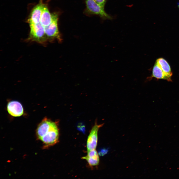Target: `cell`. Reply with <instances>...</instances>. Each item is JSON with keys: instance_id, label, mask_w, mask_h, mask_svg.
Returning <instances> with one entry per match:
<instances>
[{"instance_id": "cell-1", "label": "cell", "mask_w": 179, "mask_h": 179, "mask_svg": "<svg viewBox=\"0 0 179 179\" xmlns=\"http://www.w3.org/2000/svg\"><path fill=\"white\" fill-rule=\"evenodd\" d=\"M57 123L45 118L38 126L36 134L43 144L44 147L53 145L58 141L59 134Z\"/></svg>"}, {"instance_id": "cell-2", "label": "cell", "mask_w": 179, "mask_h": 179, "mask_svg": "<svg viewBox=\"0 0 179 179\" xmlns=\"http://www.w3.org/2000/svg\"><path fill=\"white\" fill-rule=\"evenodd\" d=\"M30 31L29 39L44 44L47 41L45 34V27L40 22L29 24Z\"/></svg>"}, {"instance_id": "cell-3", "label": "cell", "mask_w": 179, "mask_h": 179, "mask_svg": "<svg viewBox=\"0 0 179 179\" xmlns=\"http://www.w3.org/2000/svg\"><path fill=\"white\" fill-rule=\"evenodd\" d=\"M86 12L89 14L99 16L103 20H111L113 17L104 11V8L99 5L94 0H85Z\"/></svg>"}, {"instance_id": "cell-4", "label": "cell", "mask_w": 179, "mask_h": 179, "mask_svg": "<svg viewBox=\"0 0 179 179\" xmlns=\"http://www.w3.org/2000/svg\"><path fill=\"white\" fill-rule=\"evenodd\" d=\"M52 20L50 23L45 27V34L47 41L57 39L60 41L61 39L58 26V15L56 13L52 14Z\"/></svg>"}, {"instance_id": "cell-5", "label": "cell", "mask_w": 179, "mask_h": 179, "mask_svg": "<svg viewBox=\"0 0 179 179\" xmlns=\"http://www.w3.org/2000/svg\"><path fill=\"white\" fill-rule=\"evenodd\" d=\"M104 124L98 125L95 123L92 128L89 135L87 142V152L95 149L96 148L98 140V132L99 128Z\"/></svg>"}, {"instance_id": "cell-6", "label": "cell", "mask_w": 179, "mask_h": 179, "mask_svg": "<svg viewBox=\"0 0 179 179\" xmlns=\"http://www.w3.org/2000/svg\"><path fill=\"white\" fill-rule=\"evenodd\" d=\"M44 4L41 0L39 3L33 8L30 17L28 20V22L29 24H37L40 22Z\"/></svg>"}, {"instance_id": "cell-7", "label": "cell", "mask_w": 179, "mask_h": 179, "mask_svg": "<svg viewBox=\"0 0 179 179\" xmlns=\"http://www.w3.org/2000/svg\"><path fill=\"white\" fill-rule=\"evenodd\" d=\"M7 110L11 115L15 117L21 116L24 112L23 108L21 103L16 101H11L8 103Z\"/></svg>"}, {"instance_id": "cell-8", "label": "cell", "mask_w": 179, "mask_h": 179, "mask_svg": "<svg viewBox=\"0 0 179 179\" xmlns=\"http://www.w3.org/2000/svg\"><path fill=\"white\" fill-rule=\"evenodd\" d=\"M153 78H155L157 79L166 80L169 81H171V78L166 75L156 63L152 69V75L147 78V79L149 80Z\"/></svg>"}, {"instance_id": "cell-9", "label": "cell", "mask_w": 179, "mask_h": 179, "mask_svg": "<svg viewBox=\"0 0 179 179\" xmlns=\"http://www.w3.org/2000/svg\"><path fill=\"white\" fill-rule=\"evenodd\" d=\"M82 158L85 159L91 167L97 166L99 163V156L95 149L88 152L87 155Z\"/></svg>"}, {"instance_id": "cell-10", "label": "cell", "mask_w": 179, "mask_h": 179, "mask_svg": "<svg viewBox=\"0 0 179 179\" xmlns=\"http://www.w3.org/2000/svg\"><path fill=\"white\" fill-rule=\"evenodd\" d=\"M52 20V14L50 13L47 6L44 4L41 17L40 22L44 27L48 26Z\"/></svg>"}, {"instance_id": "cell-11", "label": "cell", "mask_w": 179, "mask_h": 179, "mask_svg": "<svg viewBox=\"0 0 179 179\" xmlns=\"http://www.w3.org/2000/svg\"><path fill=\"white\" fill-rule=\"evenodd\" d=\"M155 63L163 72L168 77L171 78L172 73L169 63L164 59L160 58L157 59Z\"/></svg>"}, {"instance_id": "cell-12", "label": "cell", "mask_w": 179, "mask_h": 179, "mask_svg": "<svg viewBox=\"0 0 179 179\" xmlns=\"http://www.w3.org/2000/svg\"><path fill=\"white\" fill-rule=\"evenodd\" d=\"M100 6L104 8L107 0H94Z\"/></svg>"}, {"instance_id": "cell-13", "label": "cell", "mask_w": 179, "mask_h": 179, "mask_svg": "<svg viewBox=\"0 0 179 179\" xmlns=\"http://www.w3.org/2000/svg\"><path fill=\"white\" fill-rule=\"evenodd\" d=\"M108 151V150L107 149H102L99 151V154L100 156H103L107 153Z\"/></svg>"}, {"instance_id": "cell-14", "label": "cell", "mask_w": 179, "mask_h": 179, "mask_svg": "<svg viewBox=\"0 0 179 179\" xmlns=\"http://www.w3.org/2000/svg\"><path fill=\"white\" fill-rule=\"evenodd\" d=\"M78 128L79 129L81 130H83L85 128L84 126L81 123L79 124L78 126Z\"/></svg>"}, {"instance_id": "cell-15", "label": "cell", "mask_w": 179, "mask_h": 179, "mask_svg": "<svg viewBox=\"0 0 179 179\" xmlns=\"http://www.w3.org/2000/svg\"><path fill=\"white\" fill-rule=\"evenodd\" d=\"M177 5L178 7L179 8V2L177 3Z\"/></svg>"}]
</instances>
